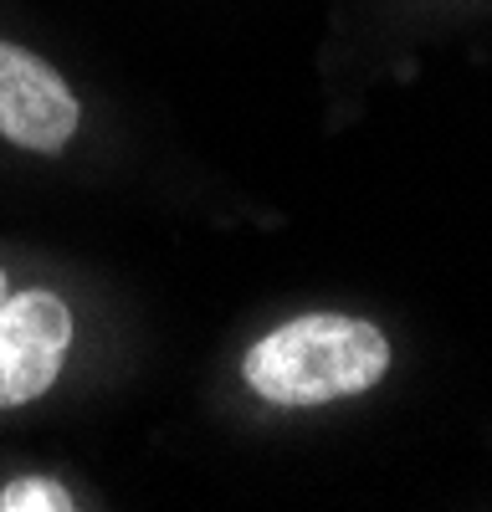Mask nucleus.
<instances>
[{
	"label": "nucleus",
	"mask_w": 492,
	"mask_h": 512,
	"mask_svg": "<svg viewBox=\"0 0 492 512\" xmlns=\"http://www.w3.org/2000/svg\"><path fill=\"white\" fill-rule=\"evenodd\" d=\"M82 123L77 93L36 52L0 41V139L31 154H62Z\"/></svg>",
	"instance_id": "3"
},
{
	"label": "nucleus",
	"mask_w": 492,
	"mask_h": 512,
	"mask_svg": "<svg viewBox=\"0 0 492 512\" xmlns=\"http://www.w3.org/2000/svg\"><path fill=\"white\" fill-rule=\"evenodd\" d=\"M72 349V313L47 287L6 292L0 303V410L41 400Z\"/></svg>",
	"instance_id": "2"
},
{
	"label": "nucleus",
	"mask_w": 492,
	"mask_h": 512,
	"mask_svg": "<svg viewBox=\"0 0 492 512\" xmlns=\"http://www.w3.org/2000/svg\"><path fill=\"white\" fill-rule=\"evenodd\" d=\"M0 303H6V272H0Z\"/></svg>",
	"instance_id": "5"
},
{
	"label": "nucleus",
	"mask_w": 492,
	"mask_h": 512,
	"mask_svg": "<svg viewBox=\"0 0 492 512\" xmlns=\"http://www.w3.org/2000/svg\"><path fill=\"white\" fill-rule=\"evenodd\" d=\"M67 507H77V502L52 477H16L0 487V512H67Z\"/></svg>",
	"instance_id": "4"
},
{
	"label": "nucleus",
	"mask_w": 492,
	"mask_h": 512,
	"mask_svg": "<svg viewBox=\"0 0 492 512\" xmlns=\"http://www.w3.org/2000/svg\"><path fill=\"white\" fill-rule=\"evenodd\" d=\"M390 369V338L344 313H303L272 328L246 354V384L287 410L334 405L349 395L375 390V379Z\"/></svg>",
	"instance_id": "1"
}]
</instances>
